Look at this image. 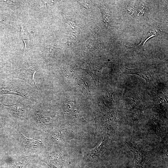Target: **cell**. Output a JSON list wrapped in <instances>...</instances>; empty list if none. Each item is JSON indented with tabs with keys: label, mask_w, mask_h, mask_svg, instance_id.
Masks as SVG:
<instances>
[{
	"label": "cell",
	"mask_w": 168,
	"mask_h": 168,
	"mask_svg": "<svg viewBox=\"0 0 168 168\" xmlns=\"http://www.w3.org/2000/svg\"><path fill=\"white\" fill-rule=\"evenodd\" d=\"M95 120L96 133L108 137L114 136L118 121L114 112L102 114L96 117Z\"/></svg>",
	"instance_id": "obj_1"
},
{
	"label": "cell",
	"mask_w": 168,
	"mask_h": 168,
	"mask_svg": "<svg viewBox=\"0 0 168 168\" xmlns=\"http://www.w3.org/2000/svg\"><path fill=\"white\" fill-rule=\"evenodd\" d=\"M39 68V65L36 63L27 61L14 71L13 77L26 82L35 90L38 91L39 89L35 82L34 76Z\"/></svg>",
	"instance_id": "obj_2"
},
{
	"label": "cell",
	"mask_w": 168,
	"mask_h": 168,
	"mask_svg": "<svg viewBox=\"0 0 168 168\" xmlns=\"http://www.w3.org/2000/svg\"><path fill=\"white\" fill-rule=\"evenodd\" d=\"M125 143L133 155L134 168H146L150 159L149 151L143 146L130 141Z\"/></svg>",
	"instance_id": "obj_3"
},
{
	"label": "cell",
	"mask_w": 168,
	"mask_h": 168,
	"mask_svg": "<svg viewBox=\"0 0 168 168\" xmlns=\"http://www.w3.org/2000/svg\"><path fill=\"white\" fill-rule=\"evenodd\" d=\"M101 143L92 149L85 153L84 160L86 161H96L101 159L110 152L112 141L107 135H102Z\"/></svg>",
	"instance_id": "obj_4"
},
{
	"label": "cell",
	"mask_w": 168,
	"mask_h": 168,
	"mask_svg": "<svg viewBox=\"0 0 168 168\" xmlns=\"http://www.w3.org/2000/svg\"><path fill=\"white\" fill-rule=\"evenodd\" d=\"M12 94L26 99H30L31 95L23 86L16 82L0 79V96Z\"/></svg>",
	"instance_id": "obj_5"
},
{
	"label": "cell",
	"mask_w": 168,
	"mask_h": 168,
	"mask_svg": "<svg viewBox=\"0 0 168 168\" xmlns=\"http://www.w3.org/2000/svg\"><path fill=\"white\" fill-rule=\"evenodd\" d=\"M76 128L66 127L59 128L51 133L50 138L53 142L58 144H66L72 139L79 138L80 135Z\"/></svg>",
	"instance_id": "obj_6"
},
{
	"label": "cell",
	"mask_w": 168,
	"mask_h": 168,
	"mask_svg": "<svg viewBox=\"0 0 168 168\" xmlns=\"http://www.w3.org/2000/svg\"><path fill=\"white\" fill-rule=\"evenodd\" d=\"M152 133L160 137L163 141L166 140L167 129L161 119L156 115L155 116L151 125Z\"/></svg>",
	"instance_id": "obj_7"
},
{
	"label": "cell",
	"mask_w": 168,
	"mask_h": 168,
	"mask_svg": "<svg viewBox=\"0 0 168 168\" xmlns=\"http://www.w3.org/2000/svg\"><path fill=\"white\" fill-rule=\"evenodd\" d=\"M63 153L59 152L48 153L46 156V163L51 168H63L64 160Z\"/></svg>",
	"instance_id": "obj_8"
},
{
	"label": "cell",
	"mask_w": 168,
	"mask_h": 168,
	"mask_svg": "<svg viewBox=\"0 0 168 168\" xmlns=\"http://www.w3.org/2000/svg\"><path fill=\"white\" fill-rule=\"evenodd\" d=\"M2 107L5 110L11 112L18 116L25 117L26 113L28 107L23 104L19 103L16 102L6 104H1Z\"/></svg>",
	"instance_id": "obj_9"
},
{
	"label": "cell",
	"mask_w": 168,
	"mask_h": 168,
	"mask_svg": "<svg viewBox=\"0 0 168 168\" xmlns=\"http://www.w3.org/2000/svg\"><path fill=\"white\" fill-rule=\"evenodd\" d=\"M158 33L156 30H150L147 31L143 35L141 42L138 45L133 47H129L125 45V47L129 49H132L134 51L140 53L145 55L144 49V45L146 42L149 38L158 35Z\"/></svg>",
	"instance_id": "obj_10"
},
{
	"label": "cell",
	"mask_w": 168,
	"mask_h": 168,
	"mask_svg": "<svg viewBox=\"0 0 168 168\" xmlns=\"http://www.w3.org/2000/svg\"><path fill=\"white\" fill-rule=\"evenodd\" d=\"M104 67V65H94L89 67L84 70L92 77L95 84L98 85L99 83L101 71Z\"/></svg>",
	"instance_id": "obj_11"
},
{
	"label": "cell",
	"mask_w": 168,
	"mask_h": 168,
	"mask_svg": "<svg viewBox=\"0 0 168 168\" xmlns=\"http://www.w3.org/2000/svg\"><path fill=\"white\" fill-rule=\"evenodd\" d=\"M20 35L21 39L25 44L24 52H26L31 49L33 45L32 37L30 33L23 26H21Z\"/></svg>",
	"instance_id": "obj_12"
},
{
	"label": "cell",
	"mask_w": 168,
	"mask_h": 168,
	"mask_svg": "<svg viewBox=\"0 0 168 168\" xmlns=\"http://www.w3.org/2000/svg\"><path fill=\"white\" fill-rule=\"evenodd\" d=\"M122 72L123 73L135 74L142 77L147 82H150L152 81V77L151 74L148 72L141 69H129L125 68L123 69Z\"/></svg>",
	"instance_id": "obj_13"
},
{
	"label": "cell",
	"mask_w": 168,
	"mask_h": 168,
	"mask_svg": "<svg viewBox=\"0 0 168 168\" xmlns=\"http://www.w3.org/2000/svg\"><path fill=\"white\" fill-rule=\"evenodd\" d=\"M97 40L94 36L91 35L86 39L83 44V49L88 52L94 50L97 48Z\"/></svg>",
	"instance_id": "obj_14"
},
{
	"label": "cell",
	"mask_w": 168,
	"mask_h": 168,
	"mask_svg": "<svg viewBox=\"0 0 168 168\" xmlns=\"http://www.w3.org/2000/svg\"><path fill=\"white\" fill-rule=\"evenodd\" d=\"M58 51V48L56 46L48 44L44 47V53L47 60H51L56 57Z\"/></svg>",
	"instance_id": "obj_15"
},
{
	"label": "cell",
	"mask_w": 168,
	"mask_h": 168,
	"mask_svg": "<svg viewBox=\"0 0 168 168\" xmlns=\"http://www.w3.org/2000/svg\"><path fill=\"white\" fill-rule=\"evenodd\" d=\"M21 136L24 143L29 147H39L43 146L41 141L35 138L31 139L28 138L25 136L21 133L20 132Z\"/></svg>",
	"instance_id": "obj_16"
},
{
	"label": "cell",
	"mask_w": 168,
	"mask_h": 168,
	"mask_svg": "<svg viewBox=\"0 0 168 168\" xmlns=\"http://www.w3.org/2000/svg\"><path fill=\"white\" fill-rule=\"evenodd\" d=\"M77 84L79 90L84 93L88 94L91 92L90 86L86 81L81 79L78 81Z\"/></svg>",
	"instance_id": "obj_17"
},
{
	"label": "cell",
	"mask_w": 168,
	"mask_h": 168,
	"mask_svg": "<svg viewBox=\"0 0 168 168\" xmlns=\"http://www.w3.org/2000/svg\"><path fill=\"white\" fill-rule=\"evenodd\" d=\"M100 8L101 11L102 20L106 26H107L110 20V12L105 8L100 6Z\"/></svg>",
	"instance_id": "obj_18"
},
{
	"label": "cell",
	"mask_w": 168,
	"mask_h": 168,
	"mask_svg": "<svg viewBox=\"0 0 168 168\" xmlns=\"http://www.w3.org/2000/svg\"><path fill=\"white\" fill-rule=\"evenodd\" d=\"M143 111L142 110L139 109L133 111L131 116V119L132 121L134 122L141 119L142 117Z\"/></svg>",
	"instance_id": "obj_19"
},
{
	"label": "cell",
	"mask_w": 168,
	"mask_h": 168,
	"mask_svg": "<svg viewBox=\"0 0 168 168\" xmlns=\"http://www.w3.org/2000/svg\"><path fill=\"white\" fill-rule=\"evenodd\" d=\"M63 17L66 23H68L72 29H75L76 27L79 26V22L74 18L65 15H63Z\"/></svg>",
	"instance_id": "obj_20"
},
{
	"label": "cell",
	"mask_w": 168,
	"mask_h": 168,
	"mask_svg": "<svg viewBox=\"0 0 168 168\" xmlns=\"http://www.w3.org/2000/svg\"><path fill=\"white\" fill-rule=\"evenodd\" d=\"M37 119L41 123L48 125L52 122V119L49 116H43L39 114L36 115Z\"/></svg>",
	"instance_id": "obj_21"
},
{
	"label": "cell",
	"mask_w": 168,
	"mask_h": 168,
	"mask_svg": "<svg viewBox=\"0 0 168 168\" xmlns=\"http://www.w3.org/2000/svg\"><path fill=\"white\" fill-rule=\"evenodd\" d=\"M28 163L26 160L21 159L16 161L10 168H25Z\"/></svg>",
	"instance_id": "obj_22"
},
{
	"label": "cell",
	"mask_w": 168,
	"mask_h": 168,
	"mask_svg": "<svg viewBox=\"0 0 168 168\" xmlns=\"http://www.w3.org/2000/svg\"><path fill=\"white\" fill-rule=\"evenodd\" d=\"M64 75L68 78L72 77L75 73L74 69L72 67H66L63 68Z\"/></svg>",
	"instance_id": "obj_23"
},
{
	"label": "cell",
	"mask_w": 168,
	"mask_h": 168,
	"mask_svg": "<svg viewBox=\"0 0 168 168\" xmlns=\"http://www.w3.org/2000/svg\"><path fill=\"white\" fill-rule=\"evenodd\" d=\"M6 64V61L4 57L0 54V70L3 69Z\"/></svg>",
	"instance_id": "obj_24"
},
{
	"label": "cell",
	"mask_w": 168,
	"mask_h": 168,
	"mask_svg": "<svg viewBox=\"0 0 168 168\" xmlns=\"http://www.w3.org/2000/svg\"><path fill=\"white\" fill-rule=\"evenodd\" d=\"M79 3L81 4V5L82 6L86 7V8H89V5L88 4V3H87V2L81 1V2H79Z\"/></svg>",
	"instance_id": "obj_25"
},
{
	"label": "cell",
	"mask_w": 168,
	"mask_h": 168,
	"mask_svg": "<svg viewBox=\"0 0 168 168\" xmlns=\"http://www.w3.org/2000/svg\"><path fill=\"white\" fill-rule=\"evenodd\" d=\"M84 163L82 161L79 163L77 168H84Z\"/></svg>",
	"instance_id": "obj_26"
},
{
	"label": "cell",
	"mask_w": 168,
	"mask_h": 168,
	"mask_svg": "<svg viewBox=\"0 0 168 168\" xmlns=\"http://www.w3.org/2000/svg\"><path fill=\"white\" fill-rule=\"evenodd\" d=\"M4 21V18L3 15L0 12V22H2Z\"/></svg>",
	"instance_id": "obj_27"
},
{
	"label": "cell",
	"mask_w": 168,
	"mask_h": 168,
	"mask_svg": "<svg viewBox=\"0 0 168 168\" xmlns=\"http://www.w3.org/2000/svg\"><path fill=\"white\" fill-rule=\"evenodd\" d=\"M3 134V129L2 127L0 124V138L2 137Z\"/></svg>",
	"instance_id": "obj_28"
},
{
	"label": "cell",
	"mask_w": 168,
	"mask_h": 168,
	"mask_svg": "<svg viewBox=\"0 0 168 168\" xmlns=\"http://www.w3.org/2000/svg\"><path fill=\"white\" fill-rule=\"evenodd\" d=\"M156 168L153 167V168Z\"/></svg>",
	"instance_id": "obj_29"
}]
</instances>
